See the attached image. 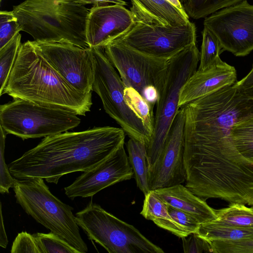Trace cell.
Instances as JSON below:
<instances>
[{
    "label": "cell",
    "instance_id": "obj_20",
    "mask_svg": "<svg viewBox=\"0 0 253 253\" xmlns=\"http://www.w3.org/2000/svg\"><path fill=\"white\" fill-rule=\"evenodd\" d=\"M168 206L154 190H151L145 196L140 214L146 219L153 221L159 227L179 238L187 236L189 234L170 215Z\"/></svg>",
    "mask_w": 253,
    "mask_h": 253
},
{
    "label": "cell",
    "instance_id": "obj_4",
    "mask_svg": "<svg viewBox=\"0 0 253 253\" xmlns=\"http://www.w3.org/2000/svg\"><path fill=\"white\" fill-rule=\"evenodd\" d=\"M13 13L22 31L35 41L70 43L88 47L86 26L89 11L73 0H25Z\"/></svg>",
    "mask_w": 253,
    "mask_h": 253
},
{
    "label": "cell",
    "instance_id": "obj_12",
    "mask_svg": "<svg viewBox=\"0 0 253 253\" xmlns=\"http://www.w3.org/2000/svg\"><path fill=\"white\" fill-rule=\"evenodd\" d=\"M204 26L217 38L223 51L244 56L253 50V5L247 0L206 17Z\"/></svg>",
    "mask_w": 253,
    "mask_h": 253
},
{
    "label": "cell",
    "instance_id": "obj_2",
    "mask_svg": "<svg viewBox=\"0 0 253 253\" xmlns=\"http://www.w3.org/2000/svg\"><path fill=\"white\" fill-rule=\"evenodd\" d=\"M49 107L85 116L90 111L92 93L79 91L68 83L36 49L32 41L21 43L2 92Z\"/></svg>",
    "mask_w": 253,
    "mask_h": 253
},
{
    "label": "cell",
    "instance_id": "obj_34",
    "mask_svg": "<svg viewBox=\"0 0 253 253\" xmlns=\"http://www.w3.org/2000/svg\"><path fill=\"white\" fill-rule=\"evenodd\" d=\"M10 252L40 253V251L33 235L22 231L18 233L15 238Z\"/></svg>",
    "mask_w": 253,
    "mask_h": 253
},
{
    "label": "cell",
    "instance_id": "obj_19",
    "mask_svg": "<svg viewBox=\"0 0 253 253\" xmlns=\"http://www.w3.org/2000/svg\"><path fill=\"white\" fill-rule=\"evenodd\" d=\"M154 191L168 205L191 214L201 224L216 218L215 209L181 184Z\"/></svg>",
    "mask_w": 253,
    "mask_h": 253
},
{
    "label": "cell",
    "instance_id": "obj_13",
    "mask_svg": "<svg viewBox=\"0 0 253 253\" xmlns=\"http://www.w3.org/2000/svg\"><path fill=\"white\" fill-rule=\"evenodd\" d=\"M32 42L37 51L72 86L83 93L91 92L93 62L90 47L66 42Z\"/></svg>",
    "mask_w": 253,
    "mask_h": 253
},
{
    "label": "cell",
    "instance_id": "obj_8",
    "mask_svg": "<svg viewBox=\"0 0 253 253\" xmlns=\"http://www.w3.org/2000/svg\"><path fill=\"white\" fill-rule=\"evenodd\" d=\"M77 223L88 238L109 253H163L133 225L90 202L76 213Z\"/></svg>",
    "mask_w": 253,
    "mask_h": 253
},
{
    "label": "cell",
    "instance_id": "obj_3",
    "mask_svg": "<svg viewBox=\"0 0 253 253\" xmlns=\"http://www.w3.org/2000/svg\"><path fill=\"white\" fill-rule=\"evenodd\" d=\"M184 147L216 142L229 137L232 126L253 114V100L232 85L184 106Z\"/></svg>",
    "mask_w": 253,
    "mask_h": 253
},
{
    "label": "cell",
    "instance_id": "obj_10",
    "mask_svg": "<svg viewBox=\"0 0 253 253\" xmlns=\"http://www.w3.org/2000/svg\"><path fill=\"white\" fill-rule=\"evenodd\" d=\"M108 59L116 68L126 87L142 96L145 89L154 86L159 92L165 82L169 60L151 56L116 39L104 47Z\"/></svg>",
    "mask_w": 253,
    "mask_h": 253
},
{
    "label": "cell",
    "instance_id": "obj_30",
    "mask_svg": "<svg viewBox=\"0 0 253 253\" xmlns=\"http://www.w3.org/2000/svg\"><path fill=\"white\" fill-rule=\"evenodd\" d=\"M21 31L17 18L12 11L0 12V48Z\"/></svg>",
    "mask_w": 253,
    "mask_h": 253
},
{
    "label": "cell",
    "instance_id": "obj_33",
    "mask_svg": "<svg viewBox=\"0 0 253 253\" xmlns=\"http://www.w3.org/2000/svg\"><path fill=\"white\" fill-rule=\"evenodd\" d=\"M183 251L185 253H213L211 243L198 235L193 233L186 237L181 238Z\"/></svg>",
    "mask_w": 253,
    "mask_h": 253
},
{
    "label": "cell",
    "instance_id": "obj_22",
    "mask_svg": "<svg viewBox=\"0 0 253 253\" xmlns=\"http://www.w3.org/2000/svg\"><path fill=\"white\" fill-rule=\"evenodd\" d=\"M195 233L210 242L253 239V228L223 225L212 221L201 223Z\"/></svg>",
    "mask_w": 253,
    "mask_h": 253
},
{
    "label": "cell",
    "instance_id": "obj_31",
    "mask_svg": "<svg viewBox=\"0 0 253 253\" xmlns=\"http://www.w3.org/2000/svg\"><path fill=\"white\" fill-rule=\"evenodd\" d=\"M213 253H253V239L210 242Z\"/></svg>",
    "mask_w": 253,
    "mask_h": 253
},
{
    "label": "cell",
    "instance_id": "obj_23",
    "mask_svg": "<svg viewBox=\"0 0 253 253\" xmlns=\"http://www.w3.org/2000/svg\"><path fill=\"white\" fill-rule=\"evenodd\" d=\"M216 218L212 222L223 225L253 228V206L234 203L226 208L215 210Z\"/></svg>",
    "mask_w": 253,
    "mask_h": 253
},
{
    "label": "cell",
    "instance_id": "obj_18",
    "mask_svg": "<svg viewBox=\"0 0 253 253\" xmlns=\"http://www.w3.org/2000/svg\"><path fill=\"white\" fill-rule=\"evenodd\" d=\"M135 21L163 26H176L189 22L184 10L167 0H131Z\"/></svg>",
    "mask_w": 253,
    "mask_h": 253
},
{
    "label": "cell",
    "instance_id": "obj_14",
    "mask_svg": "<svg viewBox=\"0 0 253 253\" xmlns=\"http://www.w3.org/2000/svg\"><path fill=\"white\" fill-rule=\"evenodd\" d=\"M184 124V109L181 107L172 123L161 155L149 169L148 185L150 191L181 184L186 181Z\"/></svg>",
    "mask_w": 253,
    "mask_h": 253
},
{
    "label": "cell",
    "instance_id": "obj_36",
    "mask_svg": "<svg viewBox=\"0 0 253 253\" xmlns=\"http://www.w3.org/2000/svg\"><path fill=\"white\" fill-rule=\"evenodd\" d=\"M233 86L246 97L253 100V65L249 73Z\"/></svg>",
    "mask_w": 253,
    "mask_h": 253
},
{
    "label": "cell",
    "instance_id": "obj_25",
    "mask_svg": "<svg viewBox=\"0 0 253 253\" xmlns=\"http://www.w3.org/2000/svg\"><path fill=\"white\" fill-rule=\"evenodd\" d=\"M247 0H181L185 12L195 19L206 18L220 9Z\"/></svg>",
    "mask_w": 253,
    "mask_h": 253
},
{
    "label": "cell",
    "instance_id": "obj_27",
    "mask_svg": "<svg viewBox=\"0 0 253 253\" xmlns=\"http://www.w3.org/2000/svg\"><path fill=\"white\" fill-rule=\"evenodd\" d=\"M125 98L129 107L142 119L145 126L153 134L154 125L153 108L132 87L126 86Z\"/></svg>",
    "mask_w": 253,
    "mask_h": 253
},
{
    "label": "cell",
    "instance_id": "obj_35",
    "mask_svg": "<svg viewBox=\"0 0 253 253\" xmlns=\"http://www.w3.org/2000/svg\"><path fill=\"white\" fill-rule=\"evenodd\" d=\"M171 217L189 234L196 232L201 223L191 214L170 206H168Z\"/></svg>",
    "mask_w": 253,
    "mask_h": 253
},
{
    "label": "cell",
    "instance_id": "obj_32",
    "mask_svg": "<svg viewBox=\"0 0 253 253\" xmlns=\"http://www.w3.org/2000/svg\"><path fill=\"white\" fill-rule=\"evenodd\" d=\"M0 128V192L3 194L9 193V189L13 187L16 178L10 173L5 161V143L7 133L1 126Z\"/></svg>",
    "mask_w": 253,
    "mask_h": 253
},
{
    "label": "cell",
    "instance_id": "obj_5",
    "mask_svg": "<svg viewBox=\"0 0 253 253\" xmlns=\"http://www.w3.org/2000/svg\"><path fill=\"white\" fill-rule=\"evenodd\" d=\"M16 202L38 223L58 235L78 250L86 253L73 208L50 191L41 178L15 179L13 187Z\"/></svg>",
    "mask_w": 253,
    "mask_h": 253
},
{
    "label": "cell",
    "instance_id": "obj_11",
    "mask_svg": "<svg viewBox=\"0 0 253 253\" xmlns=\"http://www.w3.org/2000/svg\"><path fill=\"white\" fill-rule=\"evenodd\" d=\"M117 40L147 55L169 60L186 47L196 43V28L190 21L176 26L136 21Z\"/></svg>",
    "mask_w": 253,
    "mask_h": 253
},
{
    "label": "cell",
    "instance_id": "obj_16",
    "mask_svg": "<svg viewBox=\"0 0 253 253\" xmlns=\"http://www.w3.org/2000/svg\"><path fill=\"white\" fill-rule=\"evenodd\" d=\"M89 11L86 26L89 47H104L126 33L135 22L131 11L121 4L93 6Z\"/></svg>",
    "mask_w": 253,
    "mask_h": 253
},
{
    "label": "cell",
    "instance_id": "obj_26",
    "mask_svg": "<svg viewBox=\"0 0 253 253\" xmlns=\"http://www.w3.org/2000/svg\"><path fill=\"white\" fill-rule=\"evenodd\" d=\"M21 36L17 33L0 48V95H2L21 46Z\"/></svg>",
    "mask_w": 253,
    "mask_h": 253
},
{
    "label": "cell",
    "instance_id": "obj_39",
    "mask_svg": "<svg viewBox=\"0 0 253 253\" xmlns=\"http://www.w3.org/2000/svg\"><path fill=\"white\" fill-rule=\"evenodd\" d=\"M8 244V239L6 234L2 213L1 204L0 203V247L6 248Z\"/></svg>",
    "mask_w": 253,
    "mask_h": 253
},
{
    "label": "cell",
    "instance_id": "obj_1",
    "mask_svg": "<svg viewBox=\"0 0 253 253\" xmlns=\"http://www.w3.org/2000/svg\"><path fill=\"white\" fill-rule=\"evenodd\" d=\"M126 134L122 128L107 126L46 136L8 166L15 178L57 184L64 175L96 167L124 145Z\"/></svg>",
    "mask_w": 253,
    "mask_h": 253
},
{
    "label": "cell",
    "instance_id": "obj_6",
    "mask_svg": "<svg viewBox=\"0 0 253 253\" xmlns=\"http://www.w3.org/2000/svg\"><path fill=\"white\" fill-rule=\"evenodd\" d=\"M200 56L196 44L193 43L169 60L167 77L158 92L152 136L147 146L149 169L155 163L165 147L179 110L180 90L197 71Z\"/></svg>",
    "mask_w": 253,
    "mask_h": 253
},
{
    "label": "cell",
    "instance_id": "obj_38",
    "mask_svg": "<svg viewBox=\"0 0 253 253\" xmlns=\"http://www.w3.org/2000/svg\"><path fill=\"white\" fill-rule=\"evenodd\" d=\"M142 96L153 108L158 99V92L155 87L148 86L145 89Z\"/></svg>",
    "mask_w": 253,
    "mask_h": 253
},
{
    "label": "cell",
    "instance_id": "obj_24",
    "mask_svg": "<svg viewBox=\"0 0 253 253\" xmlns=\"http://www.w3.org/2000/svg\"><path fill=\"white\" fill-rule=\"evenodd\" d=\"M229 137L238 152L253 162V114L234 124Z\"/></svg>",
    "mask_w": 253,
    "mask_h": 253
},
{
    "label": "cell",
    "instance_id": "obj_28",
    "mask_svg": "<svg viewBox=\"0 0 253 253\" xmlns=\"http://www.w3.org/2000/svg\"><path fill=\"white\" fill-rule=\"evenodd\" d=\"M203 40L198 70L206 69L214 64L223 51L221 45L215 35L204 26L202 32Z\"/></svg>",
    "mask_w": 253,
    "mask_h": 253
},
{
    "label": "cell",
    "instance_id": "obj_37",
    "mask_svg": "<svg viewBox=\"0 0 253 253\" xmlns=\"http://www.w3.org/2000/svg\"><path fill=\"white\" fill-rule=\"evenodd\" d=\"M73 1L79 4L84 5L91 4L93 6H102L110 5L109 3L126 5V2L123 0H73Z\"/></svg>",
    "mask_w": 253,
    "mask_h": 253
},
{
    "label": "cell",
    "instance_id": "obj_41",
    "mask_svg": "<svg viewBox=\"0 0 253 253\" xmlns=\"http://www.w3.org/2000/svg\"><path fill=\"white\" fill-rule=\"evenodd\" d=\"M47 0L56 1H70V0Z\"/></svg>",
    "mask_w": 253,
    "mask_h": 253
},
{
    "label": "cell",
    "instance_id": "obj_7",
    "mask_svg": "<svg viewBox=\"0 0 253 253\" xmlns=\"http://www.w3.org/2000/svg\"><path fill=\"white\" fill-rule=\"evenodd\" d=\"M80 123L77 115L69 110L23 99H13L0 106V126L23 140L66 132Z\"/></svg>",
    "mask_w": 253,
    "mask_h": 253
},
{
    "label": "cell",
    "instance_id": "obj_29",
    "mask_svg": "<svg viewBox=\"0 0 253 253\" xmlns=\"http://www.w3.org/2000/svg\"><path fill=\"white\" fill-rule=\"evenodd\" d=\"M33 235L40 253H80L66 241L52 232L36 233Z\"/></svg>",
    "mask_w": 253,
    "mask_h": 253
},
{
    "label": "cell",
    "instance_id": "obj_40",
    "mask_svg": "<svg viewBox=\"0 0 253 253\" xmlns=\"http://www.w3.org/2000/svg\"><path fill=\"white\" fill-rule=\"evenodd\" d=\"M169 3L172 4L173 5L177 7V8L184 10L183 8L181 2L179 0H167Z\"/></svg>",
    "mask_w": 253,
    "mask_h": 253
},
{
    "label": "cell",
    "instance_id": "obj_17",
    "mask_svg": "<svg viewBox=\"0 0 253 253\" xmlns=\"http://www.w3.org/2000/svg\"><path fill=\"white\" fill-rule=\"evenodd\" d=\"M236 80L235 68L220 58L206 69L197 70L180 90L179 109L224 87L233 85Z\"/></svg>",
    "mask_w": 253,
    "mask_h": 253
},
{
    "label": "cell",
    "instance_id": "obj_15",
    "mask_svg": "<svg viewBox=\"0 0 253 253\" xmlns=\"http://www.w3.org/2000/svg\"><path fill=\"white\" fill-rule=\"evenodd\" d=\"M133 174L123 145L96 167L83 172L64 188L65 193L72 200L91 197L106 187L130 179Z\"/></svg>",
    "mask_w": 253,
    "mask_h": 253
},
{
    "label": "cell",
    "instance_id": "obj_21",
    "mask_svg": "<svg viewBox=\"0 0 253 253\" xmlns=\"http://www.w3.org/2000/svg\"><path fill=\"white\" fill-rule=\"evenodd\" d=\"M126 146L137 186L145 196L150 191L148 185L147 146L144 143L132 138H129Z\"/></svg>",
    "mask_w": 253,
    "mask_h": 253
},
{
    "label": "cell",
    "instance_id": "obj_9",
    "mask_svg": "<svg viewBox=\"0 0 253 253\" xmlns=\"http://www.w3.org/2000/svg\"><path fill=\"white\" fill-rule=\"evenodd\" d=\"M90 48L93 62L92 90L100 97L105 112L121 126L126 134L147 146L152 134L126 103V86L106 56L104 47Z\"/></svg>",
    "mask_w": 253,
    "mask_h": 253
}]
</instances>
